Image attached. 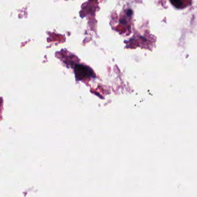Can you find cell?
I'll return each instance as SVG.
<instances>
[{"label": "cell", "mask_w": 197, "mask_h": 197, "mask_svg": "<svg viewBox=\"0 0 197 197\" xmlns=\"http://www.w3.org/2000/svg\"><path fill=\"white\" fill-rule=\"evenodd\" d=\"M89 72L90 71H88L86 67L81 66V65H76L75 68L76 77L79 80L82 79L88 75H90V74Z\"/></svg>", "instance_id": "6da1fadb"}]
</instances>
